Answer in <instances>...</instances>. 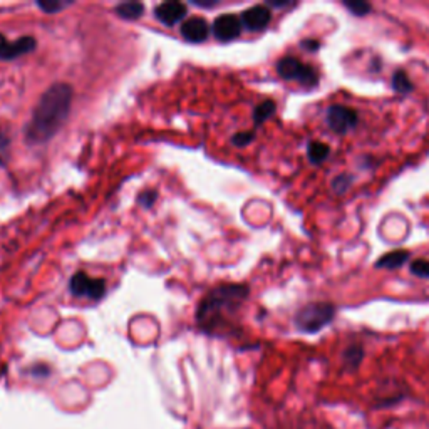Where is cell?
<instances>
[{
    "label": "cell",
    "instance_id": "6da1fadb",
    "mask_svg": "<svg viewBox=\"0 0 429 429\" xmlns=\"http://www.w3.org/2000/svg\"><path fill=\"white\" fill-rule=\"evenodd\" d=\"M73 104V87L66 82H56L49 87L34 107L31 123L26 128L29 144L47 143L57 135L68 119Z\"/></svg>",
    "mask_w": 429,
    "mask_h": 429
},
{
    "label": "cell",
    "instance_id": "7a4b0ae2",
    "mask_svg": "<svg viewBox=\"0 0 429 429\" xmlns=\"http://www.w3.org/2000/svg\"><path fill=\"white\" fill-rule=\"evenodd\" d=\"M248 289L245 285H227L216 287L215 290H211L206 295L205 301L202 302L198 310V320L200 322H210L213 320L215 315H218L220 312L227 309V307H236L239 303L247 297Z\"/></svg>",
    "mask_w": 429,
    "mask_h": 429
},
{
    "label": "cell",
    "instance_id": "3957f363",
    "mask_svg": "<svg viewBox=\"0 0 429 429\" xmlns=\"http://www.w3.org/2000/svg\"><path fill=\"white\" fill-rule=\"evenodd\" d=\"M336 315V307L327 302H314L302 307L295 315V326L307 334H315L320 329L331 324Z\"/></svg>",
    "mask_w": 429,
    "mask_h": 429
},
{
    "label": "cell",
    "instance_id": "277c9868",
    "mask_svg": "<svg viewBox=\"0 0 429 429\" xmlns=\"http://www.w3.org/2000/svg\"><path fill=\"white\" fill-rule=\"evenodd\" d=\"M278 76L287 81H297L307 87L317 86L319 74L312 66H307L295 57H283L277 62Z\"/></svg>",
    "mask_w": 429,
    "mask_h": 429
},
{
    "label": "cell",
    "instance_id": "5b68a950",
    "mask_svg": "<svg viewBox=\"0 0 429 429\" xmlns=\"http://www.w3.org/2000/svg\"><path fill=\"white\" fill-rule=\"evenodd\" d=\"M70 294L76 297H87L93 301H99L106 292V283L101 278H93L89 275L79 272L70 278Z\"/></svg>",
    "mask_w": 429,
    "mask_h": 429
},
{
    "label": "cell",
    "instance_id": "8992f818",
    "mask_svg": "<svg viewBox=\"0 0 429 429\" xmlns=\"http://www.w3.org/2000/svg\"><path fill=\"white\" fill-rule=\"evenodd\" d=\"M327 123L336 133L344 135L357 124V112L345 106H331L327 111Z\"/></svg>",
    "mask_w": 429,
    "mask_h": 429
},
{
    "label": "cell",
    "instance_id": "52a82bcc",
    "mask_svg": "<svg viewBox=\"0 0 429 429\" xmlns=\"http://www.w3.org/2000/svg\"><path fill=\"white\" fill-rule=\"evenodd\" d=\"M36 45L37 43L34 37L26 36L10 43V40H7L6 36L0 34V61L17 59V57L24 56V54L34 51Z\"/></svg>",
    "mask_w": 429,
    "mask_h": 429
},
{
    "label": "cell",
    "instance_id": "ba28073f",
    "mask_svg": "<svg viewBox=\"0 0 429 429\" xmlns=\"http://www.w3.org/2000/svg\"><path fill=\"white\" fill-rule=\"evenodd\" d=\"M241 29L243 26H241L240 17L233 14H225L213 22V36L222 43H228V40L236 39L240 36Z\"/></svg>",
    "mask_w": 429,
    "mask_h": 429
},
{
    "label": "cell",
    "instance_id": "9c48e42d",
    "mask_svg": "<svg viewBox=\"0 0 429 429\" xmlns=\"http://www.w3.org/2000/svg\"><path fill=\"white\" fill-rule=\"evenodd\" d=\"M241 26L252 32L264 31V29L269 26L270 20H272V12L269 10L266 6H253L250 7L241 14Z\"/></svg>",
    "mask_w": 429,
    "mask_h": 429
},
{
    "label": "cell",
    "instance_id": "30bf717a",
    "mask_svg": "<svg viewBox=\"0 0 429 429\" xmlns=\"http://www.w3.org/2000/svg\"><path fill=\"white\" fill-rule=\"evenodd\" d=\"M155 15L165 26H174L186 15V6L181 2H163L155 9Z\"/></svg>",
    "mask_w": 429,
    "mask_h": 429
},
{
    "label": "cell",
    "instance_id": "8fae6325",
    "mask_svg": "<svg viewBox=\"0 0 429 429\" xmlns=\"http://www.w3.org/2000/svg\"><path fill=\"white\" fill-rule=\"evenodd\" d=\"M210 34V27L208 22L202 17L188 19L181 24V36L190 43H203Z\"/></svg>",
    "mask_w": 429,
    "mask_h": 429
},
{
    "label": "cell",
    "instance_id": "7c38bea8",
    "mask_svg": "<svg viewBox=\"0 0 429 429\" xmlns=\"http://www.w3.org/2000/svg\"><path fill=\"white\" fill-rule=\"evenodd\" d=\"M409 258V253L406 250H394V252L386 253L376 262V269H387V270H396L399 266H402Z\"/></svg>",
    "mask_w": 429,
    "mask_h": 429
},
{
    "label": "cell",
    "instance_id": "4fadbf2b",
    "mask_svg": "<svg viewBox=\"0 0 429 429\" xmlns=\"http://www.w3.org/2000/svg\"><path fill=\"white\" fill-rule=\"evenodd\" d=\"M114 10L121 19L135 20V19H140L141 15H143L144 6L140 2H124V3H119V6L116 7Z\"/></svg>",
    "mask_w": 429,
    "mask_h": 429
},
{
    "label": "cell",
    "instance_id": "5bb4252c",
    "mask_svg": "<svg viewBox=\"0 0 429 429\" xmlns=\"http://www.w3.org/2000/svg\"><path fill=\"white\" fill-rule=\"evenodd\" d=\"M307 155H309L312 163L320 165L331 155V148L326 143H322V141H312V143H309V148H307Z\"/></svg>",
    "mask_w": 429,
    "mask_h": 429
},
{
    "label": "cell",
    "instance_id": "9a60e30c",
    "mask_svg": "<svg viewBox=\"0 0 429 429\" xmlns=\"http://www.w3.org/2000/svg\"><path fill=\"white\" fill-rule=\"evenodd\" d=\"M273 114H275V103L272 99H266V101L260 103L255 107V111H253V121H255V124L258 126V124L265 123L266 119L272 118Z\"/></svg>",
    "mask_w": 429,
    "mask_h": 429
},
{
    "label": "cell",
    "instance_id": "2e32d148",
    "mask_svg": "<svg viewBox=\"0 0 429 429\" xmlns=\"http://www.w3.org/2000/svg\"><path fill=\"white\" fill-rule=\"evenodd\" d=\"M393 87L398 91V93L406 94V93H409V91H412V87L414 86H412L411 79L407 77V74L404 73V70H398V73L393 76Z\"/></svg>",
    "mask_w": 429,
    "mask_h": 429
},
{
    "label": "cell",
    "instance_id": "e0dca14e",
    "mask_svg": "<svg viewBox=\"0 0 429 429\" xmlns=\"http://www.w3.org/2000/svg\"><path fill=\"white\" fill-rule=\"evenodd\" d=\"M344 6L347 7L354 15H359V17L361 15H368L370 12V3L364 2V0H349V2H344Z\"/></svg>",
    "mask_w": 429,
    "mask_h": 429
},
{
    "label": "cell",
    "instance_id": "ac0fdd59",
    "mask_svg": "<svg viewBox=\"0 0 429 429\" xmlns=\"http://www.w3.org/2000/svg\"><path fill=\"white\" fill-rule=\"evenodd\" d=\"M69 3L64 2H57V0H47V2H37V7L39 9H43L44 12H47V14H56V12H59L64 9V7H68Z\"/></svg>",
    "mask_w": 429,
    "mask_h": 429
},
{
    "label": "cell",
    "instance_id": "d6986e66",
    "mask_svg": "<svg viewBox=\"0 0 429 429\" xmlns=\"http://www.w3.org/2000/svg\"><path fill=\"white\" fill-rule=\"evenodd\" d=\"M411 272L421 278H429V260H414L411 264Z\"/></svg>",
    "mask_w": 429,
    "mask_h": 429
},
{
    "label": "cell",
    "instance_id": "ffe728a7",
    "mask_svg": "<svg viewBox=\"0 0 429 429\" xmlns=\"http://www.w3.org/2000/svg\"><path fill=\"white\" fill-rule=\"evenodd\" d=\"M253 137H255V135H253V133H236V135L233 136L232 143L235 144V146L243 148V146H247V144L252 143Z\"/></svg>",
    "mask_w": 429,
    "mask_h": 429
},
{
    "label": "cell",
    "instance_id": "44dd1931",
    "mask_svg": "<svg viewBox=\"0 0 429 429\" xmlns=\"http://www.w3.org/2000/svg\"><path fill=\"white\" fill-rule=\"evenodd\" d=\"M156 197H158L156 191L146 190V191H143V193H141L140 197H137V202H140V205H143L144 208H149V206L155 205Z\"/></svg>",
    "mask_w": 429,
    "mask_h": 429
},
{
    "label": "cell",
    "instance_id": "7402d4cb",
    "mask_svg": "<svg viewBox=\"0 0 429 429\" xmlns=\"http://www.w3.org/2000/svg\"><path fill=\"white\" fill-rule=\"evenodd\" d=\"M349 185H351V178H349L347 174H339V176L332 181V186H334L337 193H344V191L349 188Z\"/></svg>",
    "mask_w": 429,
    "mask_h": 429
},
{
    "label": "cell",
    "instance_id": "603a6c76",
    "mask_svg": "<svg viewBox=\"0 0 429 429\" xmlns=\"http://www.w3.org/2000/svg\"><path fill=\"white\" fill-rule=\"evenodd\" d=\"M362 356H364V352H362L361 347H351L347 352H345V361L351 362L354 368H356V366L361 362Z\"/></svg>",
    "mask_w": 429,
    "mask_h": 429
},
{
    "label": "cell",
    "instance_id": "cb8c5ba5",
    "mask_svg": "<svg viewBox=\"0 0 429 429\" xmlns=\"http://www.w3.org/2000/svg\"><path fill=\"white\" fill-rule=\"evenodd\" d=\"M303 47H310V49H317L319 44L317 43H303Z\"/></svg>",
    "mask_w": 429,
    "mask_h": 429
}]
</instances>
